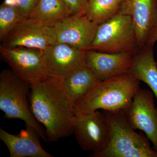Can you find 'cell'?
I'll use <instances>...</instances> for the list:
<instances>
[{
  "mask_svg": "<svg viewBox=\"0 0 157 157\" xmlns=\"http://www.w3.org/2000/svg\"><path fill=\"white\" fill-rule=\"evenodd\" d=\"M152 91L140 88L124 113L130 126L143 132L157 152V106Z\"/></svg>",
  "mask_w": 157,
  "mask_h": 157,
  "instance_id": "cell-8",
  "label": "cell"
},
{
  "mask_svg": "<svg viewBox=\"0 0 157 157\" xmlns=\"http://www.w3.org/2000/svg\"><path fill=\"white\" fill-rule=\"evenodd\" d=\"M123 0H87L83 12L93 22L101 24L118 14Z\"/></svg>",
  "mask_w": 157,
  "mask_h": 157,
  "instance_id": "cell-18",
  "label": "cell"
},
{
  "mask_svg": "<svg viewBox=\"0 0 157 157\" xmlns=\"http://www.w3.org/2000/svg\"><path fill=\"white\" fill-rule=\"evenodd\" d=\"M111 130L108 146L103 151L91 153V157H157V152L143 133L135 132L127 121L123 111L102 110Z\"/></svg>",
  "mask_w": 157,
  "mask_h": 157,
  "instance_id": "cell-3",
  "label": "cell"
},
{
  "mask_svg": "<svg viewBox=\"0 0 157 157\" xmlns=\"http://www.w3.org/2000/svg\"><path fill=\"white\" fill-rule=\"evenodd\" d=\"M140 82L129 73L99 81L74 104L75 117H82L99 110L124 112L140 89Z\"/></svg>",
  "mask_w": 157,
  "mask_h": 157,
  "instance_id": "cell-2",
  "label": "cell"
},
{
  "mask_svg": "<svg viewBox=\"0 0 157 157\" xmlns=\"http://www.w3.org/2000/svg\"><path fill=\"white\" fill-rule=\"evenodd\" d=\"M156 64L157 65V61L156 62Z\"/></svg>",
  "mask_w": 157,
  "mask_h": 157,
  "instance_id": "cell-24",
  "label": "cell"
},
{
  "mask_svg": "<svg viewBox=\"0 0 157 157\" xmlns=\"http://www.w3.org/2000/svg\"><path fill=\"white\" fill-rule=\"evenodd\" d=\"M98 26L81 11L60 21L53 29L57 43H65L86 51L94 38Z\"/></svg>",
  "mask_w": 157,
  "mask_h": 157,
  "instance_id": "cell-9",
  "label": "cell"
},
{
  "mask_svg": "<svg viewBox=\"0 0 157 157\" xmlns=\"http://www.w3.org/2000/svg\"><path fill=\"white\" fill-rule=\"evenodd\" d=\"M153 47L145 45L133 55V64L129 73L146 83L157 100V65Z\"/></svg>",
  "mask_w": 157,
  "mask_h": 157,
  "instance_id": "cell-15",
  "label": "cell"
},
{
  "mask_svg": "<svg viewBox=\"0 0 157 157\" xmlns=\"http://www.w3.org/2000/svg\"><path fill=\"white\" fill-rule=\"evenodd\" d=\"M157 41V24L152 30L148 39L146 45L147 46H154L155 43Z\"/></svg>",
  "mask_w": 157,
  "mask_h": 157,
  "instance_id": "cell-22",
  "label": "cell"
},
{
  "mask_svg": "<svg viewBox=\"0 0 157 157\" xmlns=\"http://www.w3.org/2000/svg\"><path fill=\"white\" fill-rule=\"evenodd\" d=\"M15 6L3 3L0 6V40L5 37L22 20Z\"/></svg>",
  "mask_w": 157,
  "mask_h": 157,
  "instance_id": "cell-19",
  "label": "cell"
},
{
  "mask_svg": "<svg viewBox=\"0 0 157 157\" xmlns=\"http://www.w3.org/2000/svg\"><path fill=\"white\" fill-rule=\"evenodd\" d=\"M71 14L69 7L63 0H39L28 18L53 28L57 23Z\"/></svg>",
  "mask_w": 157,
  "mask_h": 157,
  "instance_id": "cell-17",
  "label": "cell"
},
{
  "mask_svg": "<svg viewBox=\"0 0 157 157\" xmlns=\"http://www.w3.org/2000/svg\"><path fill=\"white\" fill-rule=\"evenodd\" d=\"M86 51L62 43H56L46 48L43 52L48 75L63 79L86 66Z\"/></svg>",
  "mask_w": 157,
  "mask_h": 157,
  "instance_id": "cell-11",
  "label": "cell"
},
{
  "mask_svg": "<svg viewBox=\"0 0 157 157\" xmlns=\"http://www.w3.org/2000/svg\"><path fill=\"white\" fill-rule=\"evenodd\" d=\"M6 48L24 47L45 50L57 43L53 28L39 24L29 18L22 20L2 41Z\"/></svg>",
  "mask_w": 157,
  "mask_h": 157,
  "instance_id": "cell-10",
  "label": "cell"
},
{
  "mask_svg": "<svg viewBox=\"0 0 157 157\" xmlns=\"http://www.w3.org/2000/svg\"><path fill=\"white\" fill-rule=\"evenodd\" d=\"M31 86L23 82L11 70L0 73V109L7 119L23 121L36 131L40 139L48 141L45 133L33 115L29 101Z\"/></svg>",
  "mask_w": 157,
  "mask_h": 157,
  "instance_id": "cell-4",
  "label": "cell"
},
{
  "mask_svg": "<svg viewBox=\"0 0 157 157\" xmlns=\"http://www.w3.org/2000/svg\"><path fill=\"white\" fill-rule=\"evenodd\" d=\"M70 9L71 14L83 11L86 6L87 0H63Z\"/></svg>",
  "mask_w": 157,
  "mask_h": 157,
  "instance_id": "cell-21",
  "label": "cell"
},
{
  "mask_svg": "<svg viewBox=\"0 0 157 157\" xmlns=\"http://www.w3.org/2000/svg\"><path fill=\"white\" fill-rule=\"evenodd\" d=\"M73 134L82 150L97 153L108 146L110 138V125L103 111L97 110L92 114L74 118Z\"/></svg>",
  "mask_w": 157,
  "mask_h": 157,
  "instance_id": "cell-7",
  "label": "cell"
},
{
  "mask_svg": "<svg viewBox=\"0 0 157 157\" xmlns=\"http://www.w3.org/2000/svg\"><path fill=\"white\" fill-rule=\"evenodd\" d=\"M119 14L132 17L140 49L157 24V0H123Z\"/></svg>",
  "mask_w": 157,
  "mask_h": 157,
  "instance_id": "cell-12",
  "label": "cell"
},
{
  "mask_svg": "<svg viewBox=\"0 0 157 157\" xmlns=\"http://www.w3.org/2000/svg\"><path fill=\"white\" fill-rule=\"evenodd\" d=\"M17 1L18 0H5L4 3L9 6L16 7L17 6Z\"/></svg>",
  "mask_w": 157,
  "mask_h": 157,
  "instance_id": "cell-23",
  "label": "cell"
},
{
  "mask_svg": "<svg viewBox=\"0 0 157 157\" xmlns=\"http://www.w3.org/2000/svg\"><path fill=\"white\" fill-rule=\"evenodd\" d=\"M39 0H18L16 6L24 19L28 18L31 12L36 6Z\"/></svg>",
  "mask_w": 157,
  "mask_h": 157,
  "instance_id": "cell-20",
  "label": "cell"
},
{
  "mask_svg": "<svg viewBox=\"0 0 157 157\" xmlns=\"http://www.w3.org/2000/svg\"><path fill=\"white\" fill-rule=\"evenodd\" d=\"M0 55L15 75L30 86L48 75L43 50L24 47L6 48L1 45Z\"/></svg>",
  "mask_w": 157,
  "mask_h": 157,
  "instance_id": "cell-6",
  "label": "cell"
},
{
  "mask_svg": "<svg viewBox=\"0 0 157 157\" xmlns=\"http://www.w3.org/2000/svg\"><path fill=\"white\" fill-rule=\"evenodd\" d=\"M86 65L94 72L99 81L129 73L133 55L127 53H107L94 50L86 52Z\"/></svg>",
  "mask_w": 157,
  "mask_h": 157,
  "instance_id": "cell-13",
  "label": "cell"
},
{
  "mask_svg": "<svg viewBox=\"0 0 157 157\" xmlns=\"http://www.w3.org/2000/svg\"><path fill=\"white\" fill-rule=\"evenodd\" d=\"M40 137L33 128L26 125L17 135L0 128V139L9 150L10 157H53L43 148Z\"/></svg>",
  "mask_w": 157,
  "mask_h": 157,
  "instance_id": "cell-14",
  "label": "cell"
},
{
  "mask_svg": "<svg viewBox=\"0 0 157 157\" xmlns=\"http://www.w3.org/2000/svg\"><path fill=\"white\" fill-rule=\"evenodd\" d=\"M29 101L34 117L45 127L48 141L57 142L73 135L74 104L63 78L48 75L31 86Z\"/></svg>",
  "mask_w": 157,
  "mask_h": 157,
  "instance_id": "cell-1",
  "label": "cell"
},
{
  "mask_svg": "<svg viewBox=\"0 0 157 157\" xmlns=\"http://www.w3.org/2000/svg\"><path fill=\"white\" fill-rule=\"evenodd\" d=\"M65 90L73 104L84 97L99 81L94 72L86 65L63 79Z\"/></svg>",
  "mask_w": 157,
  "mask_h": 157,
  "instance_id": "cell-16",
  "label": "cell"
},
{
  "mask_svg": "<svg viewBox=\"0 0 157 157\" xmlns=\"http://www.w3.org/2000/svg\"><path fill=\"white\" fill-rule=\"evenodd\" d=\"M140 49L132 17L118 13L98 25L88 50L134 55Z\"/></svg>",
  "mask_w": 157,
  "mask_h": 157,
  "instance_id": "cell-5",
  "label": "cell"
}]
</instances>
